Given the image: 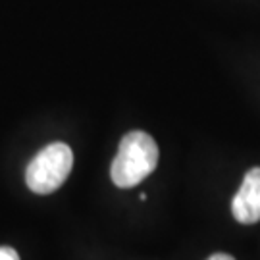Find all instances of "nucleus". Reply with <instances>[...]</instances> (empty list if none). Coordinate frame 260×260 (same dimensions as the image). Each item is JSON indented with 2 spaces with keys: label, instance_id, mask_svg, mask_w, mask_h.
I'll return each instance as SVG.
<instances>
[{
  "label": "nucleus",
  "instance_id": "f257e3e1",
  "mask_svg": "<svg viewBox=\"0 0 260 260\" xmlns=\"http://www.w3.org/2000/svg\"><path fill=\"white\" fill-rule=\"evenodd\" d=\"M156 141L145 131H129L120 141L118 154L112 160V181L121 189L139 185L158 166Z\"/></svg>",
  "mask_w": 260,
  "mask_h": 260
},
{
  "label": "nucleus",
  "instance_id": "f03ea898",
  "mask_svg": "<svg viewBox=\"0 0 260 260\" xmlns=\"http://www.w3.org/2000/svg\"><path fill=\"white\" fill-rule=\"evenodd\" d=\"M74 166V152L66 143H50L29 162L25 183L37 195L54 193L64 185Z\"/></svg>",
  "mask_w": 260,
  "mask_h": 260
},
{
  "label": "nucleus",
  "instance_id": "7ed1b4c3",
  "mask_svg": "<svg viewBox=\"0 0 260 260\" xmlns=\"http://www.w3.org/2000/svg\"><path fill=\"white\" fill-rule=\"evenodd\" d=\"M232 212L241 223H256L260 220V168H252L245 174L232 201Z\"/></svg>",
  "mask_w": 260,
  "mask_h": 260
},
{
  "label": "nucleus",
  "instance_id": "20e7f679",
  "mask_svg": "<svg viewBox=\"0 0 260 260\" xmlns=\"http://www.w3.org/2000/svg\"><path fill=\"white\" fill-rule=\"evenodd\" d=\"M0 260H19V254L12 247H0Z\"/></svg>",
  "mask_w": 260,
  "mask_h": 260
},
{
  "label": "nucleus",
  "instance_id": "39448f33",
  "mask_svg": "<svg viewBox=\"0 0 260 260\" xmlns=\"http://www.w3.org/2000/svg\"><path fill=\"white\" fill-rule=\"evenodd\" d=\"M208 260H235V258H233L232 254H225V252H216Z\"/></svg>",
  "mask_w": 260,
  "mask_h": 260
}]
</instances>
